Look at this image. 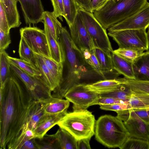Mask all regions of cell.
I'll use <instances>...</instances> for the list:
<instances>
[{
    "instance_id": "cell-29",
    "label": "cell",
    "mask_w": 149,
    "mask_h": 149,
    "mask_svg": "<svg viewBox=\"0 0 149 149\" xmlns=\"http://www.w3.org/2000/svg\"><path fill=\"white\" fill-rule=\"evenodd\" d=\"M42 56L45 64L50 70L58 87L63 80L64 64L58 63L51 58L44 56Z\"/></svg>"
},
{
    "instance_id": "cell-11",
    "label": "cell",
    "mask_w": 149,
    "mask_h": 149,
    "mask_svg": "<svg viewBox=\"0 0 149 149\" xmlns=\"http://www.w3.org/2000/svg\"><path fill=\"white\" fill-rule=\"evenodd\" d=\"M149 26V3L140 10L108 29L109 32L128 29L146 30Z\"/></svg>"
},
{
    "instance_id": "cell-46",
    "label": "cell",
    "mask_w": 149,
    "mask_h": 149,
    "mask_svg": "<svg viewBox=\"0 0 149 149\" xmlns=\"http://www.w3.org/2000/svg\"><path fill=\"white\" fill-rule=\"evenodd\" d=\"M111 0H91V9L92 13L100 10Z\"/></svg>"
},
{
    "instance_id": "cell-47",
    "label": "cell",
    "mask_w": 149,
    "mask_h": 149,
    "mask_svg": "<svg viewBox=\"0 0 149 149\" xmlns=\"http://www.w3.org/2000/svg\"><path fill=\"white\" fill-rule=\"evenodd\" d=\"M79 8L92 12L91 9V0H74Z\"/></svg>"
},
{
    "instance_id": "cell-15",
    "label": "cell",
    "mask_w": 149,
    "mask_h": 149,
    "mask_svg": "<svg viewBox=\"0 0 149 149\" xmlns=\"http://www.w3.org/2000/svg\"><path fill=\"white\" fill-rule=\"evenodd\" d=\"M45 114L39 102L31 101L26 109L22 122L21 130L24 128H29L34 131L38 123Z\"/></svg>"
},
{
    "instance_id": "cell-37",
    "label": "cell",
    "mask_w": 149,
    "mask_h": 149,
    "mask_svg": "<svg viewBox=\"0 0 149 149\" xmlns=\"http://www.w3.org/2000/svg\"><path fill=\"white\" fill-rule=\"evenodd\" d=\"M133 92L124 84L121 85L117 89L111 92L99 95L101 97H110L123 100H128Z\"/></svg>"
},
{
    "instance_id": "cell-28",
    "label": "cell",
    "mask_w": 149,
    "mask_h": 149,
    "mask_svg": "<svg viewBox=\"0 0 149 149\" xmlns=\"http://www.w3.org/2000/svg\"><path fill=\"white\" fill-rule=\"evenodd\" d=\"M8 56L5 50L0 51V88L3 87L11 76Z\"/></svg>"
},
{
    "instance_id": "cell-34",
    "label": "cell",
    "mask_w": 149,
    "mask_h": 149,
    "mask_svg": "<svg viewBox=\"0 0 149 149\" xmlns=\"http://www.w3.org/2000/svg\"><path fill=\"white\" fill-rule=\"evenodd\" d=\"M63 0L65 12L64 18L69 26L73 22L79 8L74 0Z\"/></svg>"
},
{
    "instance_id": "cell-4",
    "label": "cell",
    "mask_w": 149,
    "mask_h": 149,
    "mask_svg": "<svg viewBox=\"0 0 149 149\" xmlns=\"http://www.w3.org/2000/svg\"><path fill=\"white\" fill-rule=\"evenodd\" d=\"M147 2V0H111L93 13L107 29L138 11Z\"/></svg>"
},
{
    "instance_id": "cell-45",
    "label": "cell",
    "mask_w": 149,
    "mask_h": 149,
    "mask_svg": "<svg viewBox=\"0 0 149 149\" xmlns=\"http://www.w3.org/2000/svg\"><path fill=\"white\" fill-rule=\"evenodd\" d=\"M11 43L10 33H6L0 30V51L5 50Z\"/></svg>"
},
{
    "instance_id": "cell-51",
    "label": "cell",
    "mask_w": 149,
    "mask_h": 149,
    "mask_svg": "<svg viewBox=\"0 0 149 149\" xmlns=\"http://www.w3.org/2000/svg\"><path fill=\"white\" fill-rule=\"evenodd\" d=\"M119 0H117L116 1H119Z\"/></svg>"
},
{
    "instance_id": "cell-1",
    "label": "cell",
    "mask_w": 149,
    "mask_h": 149,
    "mask_svg": "<svg viewBox=\"0 0 149 149\" xmlns=\"http://www.w3.org/2000/svg\"><path fill=\"white\" fill-rule=\"evenodd\" d=\"M13 73L0 88V148L18 134L26 110L32 100L24 84Z\"/></svg>"
},
{
    "instance_id": "cell-49",
    "label": "cell",
    "mask_w": 149,
    "mask_h": 149,
    "mask_svg": "<svg viewBox=\"0 0 149 149\" xmlns=\"http://www.w3.org/2000/svg\"><path fill=\"white\" fill-rule=\"evenodd\" d=\"M38 147L35 138L28 140L25 142L20 149H37Z\"/></svg>"
},
{
    "instance_id": "cell-17",
    "label": "cell",
    "mask_w": 149,
    "mask_h": 149,
    "mask_svg": "<svg viewBox=\"0 0 149 149\" xmlns=\"http://www.w3.org/2000/svg\"><path fill=\"white\" fill-rule=\"evenodd\" d=\"M134 79L149 81V50L143 52L133 62Z\"/></svg>"
},
{
    "instance_id": "cell-23",
    "label": "cell",
    "mask_w": 149,
    "mask_h": 149,
    "mask_svg": "<svg viewBox=\"0 0 149 149\" xmlns=\"http://www.w3.org/2000/svg\"><path fill=\"white\" fill-rule=\"evenodd\" d=\"M43 30L47 39L51 58L58 63L64 64L65 56L61 40L57 41L45 27H44Z\"/></svg>"
},
{
    "instance_id": "cell-24",
    "label": "cell",
    "mask_w": 149,
    "mask_h": 149,
    "mask_svg": "<svg viewBox=\"0 0 149 149\" xmlns=\"http://www.w3.org/2000/svg\"><path fill=\"white\" fill-rule=\"evenodd\" d=\"M42 20L44 27L48 29L57 41H60L63 26L53 12L45 11Z\"/></svg>"
},
{
    "instance_id": "cell-3",
    "label": "cell",
    "mask_w": 149,
    "mask_h": 149,
    "mask_svg": "<svg viewBox=\"0 0 149 149\" xmlns=\"http://www.w3.org/2000/svg\"><path fill=\"white\" fill-rule=\"evenodd\" d=\"M94 135L97 141L109 148L120 149L129 138L123 122L117 116L109 115L96 120Z\"/></svg>"
},
{
    "instance_id": "cell-38",
    "label": "cell",
    "mask_w": 149,
    "mask_h": 149,
    "mask_svg": "<svg viewBox=\"0 0 149 149\" xmlns=\"http://www.w3.org/2000/svg\"><path fill=\"white\" fill-rule=\"evenodd\" d=\"M38 149H59L57 141L53 135L46 134L42 138H35Z\"/></svg>"
},
{
    "instance_id": "cell-48",
    "label": "cell",
    "mask_w": 149,
    "mask_h": 149,
    "mask_svg": "<svg viewBox=\"0 0 149 149\" xmlns=\"http://www.w3.org/2000/svg\"><path fill=\"white\" fill-rule=\"evenodd\" d=\"M90 140V138H85L77 140V149H91Z\"/></svg>"
},
{
    "instance_id": "cell-9",
    "label": "cell",
    "mask_w": 149,
    "mask_h": 149,
    "mask_svg": "<svg viewBox=\"0 0 149 149\" xmlns=\"http://www.w3.org/2000/svg\"><path fill=\"white\" fill-rule=\"evenodd\" d=\"M20 37L36 54L50 57L47 39L44 30L37 27L29 26L20 29Z\"/></svg>"
},
{
    "instance_id": "cell-22",
    "label": "cell",
    "mask_w": 149,
    "mask_h": 149,
    "mask_svg": "<svg viewBox=\"0 0 149 149\" xmlns=\"http://www.w3.org/2000/svg\"><path fill=\"white\" fill-rule=\"evenodd\" d=\"M34 53L36 66L41 74L42 81L45 85L53 92L58 88V85L45 64L42 56Z\"/></svg>"
},
{
    "instance_id": "cell-13",
    "label": "cell",
    "mask_w": 149,
    "mask_h": 149,
    "mask_svg": "<svg viewBox=\"0 0 149 149\" xmlns=\"http://www.w3.org/2000/svg\"><path fill=\"white\" fill-rule=\"evenodd\" d=\"M21 5L25 23L29 25L42 22L45 11L41 0H17Z\"/></svg>"
},
{
    "instance_id": "cell-2",
    "label": "cell",
    "mask_w": 149,
    "mask_h": 149,
    "mask_svg": "<svg viewBox=\"0 0 149 149\" xmlns=\"http://www.w3.org/2000/svg\"><path fill=\"white\" fill-rule=\"evenodd\" d=\"M60 40L65 52L64 63L67 71L61 84L52 92V97L63 99L68 90L74 86L91 84L105 79L86 62L66 27H63Z\"/></svg>"
},
{
    "instance_id": "cell-19",
    "label": "cell",
    "mask_w": 149,
    "mask_h": 149,
    "mask_svg": "<svg viewBox=\"0 0 149 149\" xmlns=\"http://www.w3.org/2000/svg\"><path fill=\"white\" fill-rule=\"evenodd\" d=\"M68 113L65 111L55 114H45L38 124L34 132L38 138H42L47 132L57 125Z\"/></svg>"
},
{
    "instance_id": "cell-20",
    "label": "cell",
    "mask_w": 149,
    "mask_h": 149,
    "mask_svg": "<svg viewBox=\"0 0 149 149\" xmlns=\"http://www.w3.org/2000/svg\"><path fill=\"white\" fill-rule=\"evenodd\" d=\"M94 51L101 69L107 79L118 78L120 74L113 69L111 55L97 47H95Z\"/></svg>"
},
{
    "instance_id": "cell-25",
    "label": "cell",
    "mask_w": 149,
    "mask_h": 149,
    "mask_svg": "<svg viewBox=\"0 0 149 149\" xmlns=\"http://www.w3.org/2000/svg\"><path fill=\"white\" fill-rule=\"evenodd\" d=\"M113 69L124 77L134 79L132 63L127 61L118 55L111 53Z\"/></svg>"
},
{
    "instance_id": "cell-42",
    "label": "cell",
    "mask_w": 149,
    "mask_h": 149,
    "mask_svg": "<svg viewBox=\"0 0 149 149\" xmlns=\"http://www.w3.org/2000/svg\"><path fill=\"white\" fill-rule=\"evenodd\" d=\"M53 8V13L56 17L62 19L65 17V12L63 0H50Z\"/></svg>"
},
{
    "instance_id": "cell-43",
    "label": "cell",
    "mask_w": 149,
    "mask_h": 149,
    "mask_svg": "<svg viewBox=\"0 0 149 149\" xmlns=\"http://www.w3.org/2000/svg\"><path fill=\"white\" fill-rule=\"evenodd\" d=\"M0 30L6 33H10V29L8 20L3 8L0 3Z\"/></svg>"
},
{
    "instance_id": "cell-31",
    "label": "cell",
    "mask_w": 149,
    "mask_h": 149,
    "mask_svg": "<svg viewBox=\"0 0 149 149\" xmlns=\"http://www.w3.org/2000/svg\"><path fill=\"white\" fill-rule=\"evenodd\" d=\"M8 58L10 61L31 76L38 78L41 77V74L39 70L31 63L20 58L12 57L9 56Z\"/></svg>"
},
{
    "instance_id": "cell-10",
    "label": "cell",
    "mask_w": 149,
    "mask_h": 149,
    "mask_svg": "<svg viewBox=\"0 0 149 149\" xmlns=\"http://www.w3.org/2000/svg\"><path fill=\"white\" fill-rule=\"evenodd\" d=\"M99 97V94L88 89L85 84L74 86L65 94L64 97L73 104L74 111L87 109L93 105Z\"/></svg>"
},
{
    "instance_id": "cell-52",
    "label": "cell",
    "mask_w": 149,
    "mask_h": 149,
    "mask_svg": "<svg viewBox=\"0 0 149 149\" xmlns=\"http://www.w3.org/2000/svg\"><path fill=\"white\" fill-rule=\"evenodd\" d=\"M115 0V1H116V0Z\"/></svg>"
},
{
    "instance_id": "cell-12",
    "label": "cell",
    "mask_w": 149,
    "mask_h": 149,
    "mask_svg": "<svg viewBox=\"0 0 149 149\" xmlns=\"http://www.w3.org/2000/svg\"><path fill=\"white\" fill-rule=\"evenodd\" d=\"M68 27L71 39L80 51L94 49L93 42L78 13L73 23Z\"/></svg>"
},
{
    "instance_id": "cell-7",
    "label": "cell",
    "mask_w": 149,
    "mask_h": 149,
    "mask_svg": "<svg viewBox=\"0 0 149 149\" xmlns=\"http://www.w3.org/2000/svg\"><path fill=\"white\" fill-rule=\"evenodd\" d=\"M108 34L117 43L119 48L131 49L142 52L148 50L146 30H125L109 32Z\"/></svg>"
},
{
    "instance_id": "cell-27",
    "label": "cell",
    "mask_w": 149,
    "mask_h": 149,
    "mask_svg": "<svg viewBox=\"0 0 149 149\" xmlns=\"http://www.w3.org/2000/svg\"><path fill=\"white\" fill-rule=\"evenodd\" d=\"M36 137L33 130L29 128L23 129L8 143L7 147L9 149H20L26 141Z\"/></svg>"
},
{
    "instance_id": "cell-14",
    "label": "cell",
    "mask_w": 149,
    "mask_h": 149,
    "mask_svg": "<svg viewBox=\"0 0 149 149\" xmlns=\"http://www.w3.org/2000/svg\"><path fill=\"white\" fill-rule=\"evenodd\" d=\"M124 123L129 133V138L149 141V123L138 116L129 117Z\"/></svg>"
},
{
    "instance_id": "cell-6",
    "label": "cell",
    "mask_w": 149,
    "mask_h": 149,
    "mask_svg": "<svg viewBox=\"0 0 149 149\" xmlns=\"http://www.w3.org/2000/svg\"><path fill=\"white\" fill-rule=\"evenodd\" d=\"M78 13L95 47H98L107 54L111 55L113 51L106 29L102 26L93 13L79 8Z\"/></svg>"
},
{
    "instance_id": "cell-30",
    "label": "cell",
    "mask_w": 149,
    "mask_h": 149,
    "mask_svg": "<svg viewBox=\"0 0 149 149\" xmlns=\"http://www.w3.org/2000/svg\"><path fill=\"white\" fill-rule=\"evenodd\" d=\"M117 117L123 122L130 116H137L149 123V109H132L117 111Z\"/></svg>"
},
{
    "instance_id": "cell-16",
    "label": "cell",
    "mask_w": 149,
    "mask_h": 149,
    "mask_svg": "<svg viewBox=\"0 0 149 149\" xmlns=\"http://www.w3.org/2000/svg\"><path fill=\"white\" fill-rule=\"evenodd\" d=\"M123 84L122 78L100 80L94 82L85 84L88 90L99 95L111 92Z\"/></svg>"
},
{
    "instance_id": "cell-44",
    "label": "cell",
    "mask_w": 149,
    "mask_h": 149,
    "mask_svg": "<svg viewBox=\"0 0 149 149\" xmlns=\"http://www.w3.org/2000/svg\"><path fill=\"white\" fill-rule=\"evenodd\" d=\"M100 108L102 110L117 111L128 109L127 104L118 103L107 105H101Z\"/></svg>"
},
{
    "instance_id": "cell-40",
    "label": "cell",
    "mask_w": 149,
    "mask_h": 149,
    "mask_svg": "<svg viewBox=\"0 0 149 149\" xmlns=\"http://www.w3.org/2000/svg\"><path fill=\"white\" fill-rule=\"evenodd\" d=\"M113 52L132 63L143 52L134 49L118 48Z\"/></svg>"
},
{
    "instance_id": "cell-26",
    "label": "cell",
    "mask_w": 149,
    "mask_h": 149,
    "mask_svg": "<svg viewBox=\"0 0 149 149\" xmlns=\"http://www.w3.org/2000/svg\"><path fill=\"white\" fill-rule=\"evenodd\" d=\"M57 141L59 149H77V140L70 133L60 127L52 134Z\"/></svg>"
},
{
    "instance_id": "cell-39",
    "label": "cell",
    "mask_w": 149,
    "mask_h": 149,
    "mask_svg": "<svg viewBox=\"0 0 149 149\" xmlns=\"http://www.w3.org/2000/svg\"><path fill=\"white\" fill-rule=\"evenodd\" d=\"M120 149H149V141L128 138Z\"/></svg>"
},
{
    "instance_id": "cell-35",
    "label": "cell",
    "mask_w": 149,
    "mask_h": 149,
    "mask_svg": "<svg viewBox=\"0 0 149 149\" xmlns=\"http://www.w3.org/2000/svg\"><path fill=\"white\" fill-rule=\"evenodd\" d=\"M81 51L86 62L94 70L107 79L105 75L101 69L94 49L92 50L86 49Z\"/></svg>"
},
{
    "instance_id": "cell-32",
    "label": "cell",
    "mask_w": 149,
    "mask_h": 149,
    "mask_svg": "<svg viewBox=\"0 0 149 149\" xmlns=\"http://www.w3.org/2000/svg\"><path fill=\"white\" fill-rule=\"evenodd\" d=\"M123 84L134 93L149 94V81H141L125 77L123 78Z\"/></svg>"
},
{
    "instance_id": "cell-18",
    "label": "cell",
    "mask_w": 149,
    "mask_h": 149,
    "mask_svg": "<svg viewBox=\"0 0 149 149\" xmlns=\"http://www.w3.org/2000/svg\"><path fill=\"white\" fill-rule=\"evenodd\" d=\"M40 103L45 113L52 115L67 111L70 102L67 100L52 96L41 100Z\"/></svg>"
},
{
    "instance_id": "cell-8",
    "label": "cell",
    "mask_w": 149,
    "mask_h": 149,
    "mask_svg": "<svg viewBox=\"0 0 149 149\" xmlns=\"http://www.w3.org/2000/svg\"><path fill=\"white\" fill-rule=\"evenodd\" d=\"M10 63L12 72L24 84L32 100L40 101L52 96V91L45 85L41 77H33Z\"/></svg>"
},
{
    "instance_id": "cell-21",
    "label": "cell",
    "mask_w": 149,
    "mask_h": 149,
    "mask_svg": "<svg viewBox=\"0 0 149 149\" xmlns=\"http://www.w3.org/2000/svg\"><path fill=\"white\" fill-rule=\"evenodd\" d=\"M17 0H0L10 29L18 27L21 24L17 8Z\"/></svg>"
},
{
    "instance_id": "cell-50",
    "label": "cell",
    "mask_w": 149,
    "mask_h": 149,
    "mask_svg": "<svg viewBox=\"0 0 149 149\" xmlns=\"http://www.w3.org/2000/svg\"><path fill=\"white\" fill-rule=\"evenodd\" d=\"M147 33L148 37V46L149 47V26L148 27V31Z\"/></svg>"
},
{
    "instance_id": "cell-36",
    "label": "cell",
    "mask_w": 149,
    "mask_h": 149,
    "mask_svg": "<svg viewBox=\"0 0 149 149\" xmlns=\"http://www.w3.org/2000/svg\"><path fill=\"white\" fill-rule=\"evenodd\" d=\"M18 52L21 59L30 62L36 66L34 53L28 46L24 38L21 37Z\"/></svg>"
},
{
    "instance_id": "cell-33",
    "label": "cell",
    "mask_w": 149,
    "mask_h": 149,
    "mask_svg": "<svg viewBox=\"0 0 149 149\" xmlns=\"http://www.w3.org/2000/svg\"><path fill=\"white\" fill-rule=\"evenodd\" d=\"M127 102L128 109H149V94L133 93Z\"/></svg>"
},
{
    "instance_id": "cell-41",
    "label": "cell",
    "mask_w": 149,
    "mask_h": 149,
    "mask_svg": "<svg viewBox=\"0 0 149 149\" xmlns=\"http://www.w3.org/2000/svg\"><path fill=\"white\" fill-rule=\"evenodd\" d=\"M118 103L127 104V100H123L110 97H99L94 104L93 105H107Z\"/></svg>"
},
{
    "instance_id": "cell-5",
    "label": "cell",
    "mask_w": 149,
    "mask_h": 149,
    "mask_svg": "<svg viewBox=\"0 0 149 149\" xmlns=\"http://www.w3.org/2000/svg\"><path fill=\"white\" fill-rule=\"evenodd\" d=\"M96 121L92 113L86 109L68 113L57 125L77 141L91 139L95 134Z\"/></svg>"
}]
</instances>
